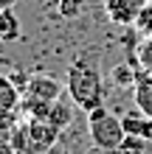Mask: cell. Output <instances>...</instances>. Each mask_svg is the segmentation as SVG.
Here are the masks:
<instances>
[{"instance_id": "1", "label": "cell", "mask_w": 152, "mask_h": 154, "mask_svg": "<svg viewBox=\"0 0 152 154\" xmlns=\"http://www.w3.org/2000/svg\"><path fill=\"white\" fill-rule=\"evenodd\" d=\"M68 95L79 109L90 112L96 106H104V76L90 59H76L68 67L65 79Z\"/></svg>"}, {"instance_id": "2", "label": "cell", "mask_w": 152, "mask_h": 154, "mask_svg": "<svg viewBox=\"0 0 152 154\" xmlns=\"http://www.w3.org/2000/svg\"><path fill=\"white\" fill-rule=\"evenodd\" d=\"M62 90L68 87L59 79L48 73H31L23 87V112H28L31 118H42L48 112V106L62 98Z\"/></svg>"}, {"instance_id": "3", "label": "cell", "mask_w": 152, "mask_h": 154, "mask_svg": "<svg viewBox=\"0 0 152 154\" xmlns=\"http://www.w3.org/2000/svg\"><path fill=\"white\" fill-rule=\"evenodd\" d=\"M87 132H90L93 146L102 151H118L124 137H127L121 118L113 115L107 106H96L87 112Z\"/></svg>"}, {"instance_id": "4", "label": "cell", "mask_w": 152, "mask_h": 154, "mask_svg": "<svg viewBox=\"0 0 152 154\" xmlns=\"http://www.w3.org/2000/svg\"><path fill=\"white\" fill-rule=\"evenodd\" d=\"M23 140H25V154H51L59 140V129L45 118H31L23 123Z\"/></svg>"}, {"instance_id": "5", "label": "cell", "mask_w": 152, "mask_h": 154, "mask_svg": "<svg viewBox=\"0 0 152 154\" xmlns=\"http://www.w3.org/2000/svg\"><path fill=\"white\" fill-rule=\"evenodd\" d=\"M149 0H104V14L107 20L124 28H132L135 20L141 17V11L147 8Z\"/></svg>"}, {"instance_id": "6", "label": "cell", "mask_w": 152, "mask_h": 154, "mask_svg": "<svg viewBox=\"0 0 152 154\" xmlns=\"http://www.w3.org/2000/svg\"><path fill=\"white\" fill-rule=\"evenodd\" d=\"M23 109V90L11 79V73H0V121L17 118Z\"/></svg>"}, {"instance_id": "7", "label": "cell", "mask_w": 152, "mask_h": 154, "mask_svg": "<svg viewBox=\"0 0 152 154\" xmlns=\"http://www.w3.org/2000/svg\"><path fill=\"white\" fill-rule=\"evenodd\" d=\"M0 154H25L23 123H17V118L0 121Z\"/></svg>"}, {"instance_id": "8", "label": "cell", "mask_w": 152, "mask_h": 154, "mask_svg": "<svg viewBox=\"0 0 152 154\" xmlns=\"http://www.w3.org/2000/svg\"><path fill=\"white\" fill-rule=\"evenodd\" d=\"M132 101H135V109L152 118V76L141 67L135 76V84H132Z\"/></svg>"}, {"instance_id": "9", "label": "cell", "mask_w": 152, "mask_h": 154, "mask_svg": "<svg viewBox=\"0 0 152 154\" xmlns=\"http://www.w3.org/2000/svg\"><path fill=\"white\" fill-rule=\"evenodd\" d=\"M121 123H124V132L127 134H138V137H144V140L152 143V118L144 115L141 109L121 115Z\"/></svg>"}, {"instance_id": "10", "label": "cell", "mask_w": 152, "mask_h": 154, "mask_svg": "<svg viewBox=\"0 0 152 154\" xmlns=\"http://www.w3.org/2000/svg\"><path fill=\"white\" fill-rule=\"evenodd\" d=\"M20 37H23V28L14 8H0V42H17Z\"/></svg>"}, {"instance_id": "11", "label": "cell", "mask_w": 152, "mask_h": 154, "mask_svg": "<svg viewBox=\"0 0 152 154\" xmlns=\"http://www.w3.org/2000/svg\"><path fill=\"white\" fill-rule=\"evenodd\" d=\"M42 118H45V121H51L59 132H65L68 126H70V121H73V109H70L68 104H62V98H59L57 104H51V106H48V112L42 115Z\"/></svg>"}, {"instance_id": "12", "label": "cell", "mask_w": 152, "mask_h": 154, "mask_svg": "<svg viewBox=\"0 0 152 154\" xmlns=\"http://www.w3.org/2000/svg\"><path fill=\"white\" fill-rule=\"evenodd\" d=\"M135 76H138V67L135 65H130V62H121V65H115L113 70H110V79L115 81L118 87H132L135 84Z\"/></svg>"}, {"instance_id": "13", "label": "cell", "mask_w": 152, "mask_h": 154, "mask_svg": "<svg viewBox=\"0 0 152 154\" xmlns=\"http://www.w3.org/2000/svg\"><path fill=\"white\" fill-rule=\"evenodd\" d=\"M118 154H149V140L138 137V134H127L121 143Z\"/></svg>"}, {"instance_id": "14", "label": "cell", "mask_w": 152, "mask_h": 154, "mask_svg": "<svg viewBox=\"0 0 152 154\" xmlns=\"http://www.w3.org/2000/svg\"><path fill=\"white\" fill-rule=\"evenodd\" d=\"M85 6H87V0H59L57 11H59L62 20H76V17L85 11Z\"/></svg>"}, {"instance_id": "15", "label": "cell", "mask_w": 152, "mask_h": 154, "mask_svg": "<svg viewBox=\"0 0 152 154\" xmlns=\"http://www.w3.org/2000/svg\"><path fill=\"white\" fill-rule=\"evenodd\" d=\"M138 67L152 76V37H141L138 42Z\"/></svg>"}, {"instance_id": "16", "label": "cell", "mask_w": 152, "mask_h": 154, "mask_svg": "<svg viewBox=\"0 0 152 154\" xmlns=\"http://www.w3.org/2000/svg\"><path fill=\"white\" fill-rule=\"evenodd\" d=\"M132 28H135L141 37H152V0L147 3V8L141 11V17L135 20V25H132Z\"/></svg>"}, {"instance_id": "17", "label": "cell", "mask_w": 152, "mask_h": 154, "mask_svg": "<svg viewBox=\"0 0 152 154\" xmlns=\"http://www.w3.org/2000/svg\"><path fill=\"white\" fill-rule=\"evenodd\" d=\"M0 3H3V8H14V3H17V0H0Z\"/></svg>"}, {"instance_id": "18", "label": "cell", "mask_w": 152, "mask_h": 154, "mask_svg": "<svg viewBox=\"0 0 152 154\" xmlns=\"http://www.w3.org/2000/svg\"><path fill=\"white\" fill-rule=\"evenodd\" d=\"M0 65H14L11 59H6V56H0Z\"/></svg>"}, {"instance_id": "19", "label": "cell", "mask_w": 152, "mask_h": 154, "mask_svg": "<svg viewBox=\"0 0 152 154\" xmlns=\"http://www.w3.org/2000/svg\"><path fill=\"white\" fill-rule=\"evenodd\" d=\"M0 8H3V3H0Z\"/></svg>"}]
</instances>
